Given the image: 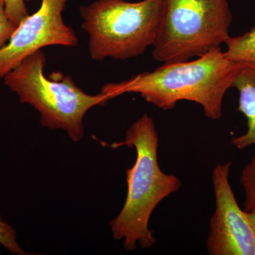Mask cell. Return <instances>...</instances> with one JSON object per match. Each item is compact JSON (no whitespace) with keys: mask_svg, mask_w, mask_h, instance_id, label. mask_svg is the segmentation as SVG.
<instances>
[{"mask_svg":"<svg viewBox=\"0 0 255 255\" xmlns=\"http://www.w3.org/2000/svg\"><path fill=\"white\" fill-rule=\"evenodd\" d=\"M239 63L228 59L218 48L194 60L163 63L153 71L107 84L101 92L110 100L126 93L139 94L164 111L173 110L181 101H189L200 105L208 118L219 120L223 99L232 87Z\"/></svg>","mask_w":255,"mask_h":255,"instance_id":"6da1fadb","label":"cell"},{"mask_svg":"<svg viewBox=\"0 0 255 255\" xmlns=\"http://www.w3.org/2000/svg\"><path fill=\"white\" fill-rule=\"evenodd\" d=\"M109 146H127L136 151L135 163L127 169V199L118 216L110 223L111 232L116 241H123L126 251L133 252L137 247L148 249L157 241L149 228L151 215L161 201L180 189L182 181L159 167L158 133L149 114H143L129 127L125 140Z\"/></svg>","mask_w":255,"mask_h":255,"instance_id":"7a4b0ae2","label":"cell"},{"mask_svg":"<svg viewBox=\"0 0 255 255\" xmlns=\"http://www.w3.org/2000/svg\"><path fill=\"white\" fill-rule=\"evenodd\" d=\"M46 55L41 50L23 59L3 78L5 85L40 114L43 127L61 129L74 142L85 136L83 119L93 107L110 101L103 92L90 95L77 86L73 78L57 72L44 74Z\"/></svg>","mask_w":255,"mask_h":255,"instance_id":"3957f363","label":"cell"},{"mask_svg":"<svg viewBox=\"0 0 255 255\" xmlns=\"http://www.w3.org/2000/svg\"><path fill=\"white\" fill-rule=\"evenodd\" d=\"M163 0H97L80 9L92 59L127 60L153 46Z\"/></svg>","mask_w":255,"mask_h":255,"instance_id":"277c9868","label":"cell"},{"mask_svg":"<svg viewBox=\"0 0 255 255\" xmlns=\"http://www.w3.org/2000/svg\"><path fill=\"white\" fill-rule=\"evenodd\" d=\"M232 22L229 0H163L152 58L173 63L207 54L226 44Z\"/></svg>","mask_w":255,"mask_h":255,"instance_id":"5b68a950","label":"cell"},{"mask_svg":"<svg viewBox=\"0 0 255 255\" xmlns=\"http://www.w3.org/2000/svg\"><path fill=\"white\" fill-rule=\"evenodd\" d=\"M69 0H42L39 9L23 20L9 41L0 49V78L23 59L44 47L76 46L78 37L63 12Z\"/></svg>","mask_w":255,"mask_h":255,"instance_id":"8992f818","label":"cell"},{"mask_svg":"<svg viewBox=\"0 0 255 255\" xmlns=\"http://www.w3.org/2000/svg\"><path fill=\"white\" fill-rule=\"evenodd\" d=\"M232 162L218 164L212 174L215 210L206 248L211 255H255V236L230 183Z\"/></svg>","mask_w":255,"mask_h":255,"instance_id":"52a82bcc","label":"cell"},{"mask_svg":"<svg viewBox=\"0 0 255 255\" xmlns=\"http://www.w3.org/2000/svg\"><path fill=\"white\" fill-rule=\"evenodd\" d=\"M232 87L239 93L238 110L246 117L247 131L233 137L231 143L239 150L255 146V63H240Z\"/></svg>","mask_w":255,"mask_h":255,"instance_id":"ba28073f","label":"cell"},{"mask_svg":"<svg viewBox=\"0 0 255 255\" xmlns=\"http://www.w3.org/2000/svg\"><path fill=\"white\" fill-rule=\"evenodd\" d=\"M226 57L238 63H255V27L241 36L231 37L226 43Z\"/></svg>","mask_w":255,"mask_h":255,"instance_id":"9c48e42d","label":"cell"},{"mask_svg":"<svg viewBox=\"0 0 255 255\" xmlns=\"http://www.w3.org/2000/svg\"><path fill=\"white\" fill-rule=\"evenodd\" d=\"M240 183L245 193L244 211H255V155L242 170Z\"/></svg>","mask_w":255,"mask_h":255,"instance_id":"30bf717a","label":"cell"},{"mask_svg":"<svg viewBox=\"0 0 255 255\" xmlns=\"http://www.w3.org/2000/svg\"><path fill=\"white\" fill-rule=\"evenodd\" d=\"M0 245L11 254L28 255L29 253L23 251L17 241L16 230L0 215Z\"/></svg>","mask_w":255,"mask_h":255,"instance_id":"8fae6325","label":"cell"},{"mask_svg":"<svg viewBox=\"0 0 255 255\" xmlns=\"http://www.w3.org/2000/svg\"><path fill=\"white\" fill-rule=\"evenodd\" d=\"M17 26L6 14L4 0H0V49L8 43Z\"/></svg>","mask_w":255,"mask_h":255,"instance_id":"7c38bea8","label":"cell"},{"mask_svg":"<svg viewBox=\"0 0 255 255\" xmlns=\"http://www.w3.org/2000/svg\"><path fill=\"white\" fill-rule=\"evenodd\" d=\"M25 0H4L5 10L11 21L18 26L28 16Z\"/></svg>","mask_w":255,"mask_h":255,"instance_id":"4fadbf2b","label":"cell"},{"mask_svg":"<svg viewBox=\"0 0 255 255\" xmlns=\"http://www.w3.org/2000/svg\"><path fill=\"white\" fill-rule=\"evenodd\" d=\"M246 214L250 226H251L255 236V211H251V212H246Z\"/></svg>","mask_w":255,"mask_h":255,"instance_id":"5bb4252c","label":"cell"},{"mask_svg":"<svg viewBox=\"0 0 255 255\" xmlns=\"http://www.w3.org/2000/svg\"><path fill=\"white\" fill-rule=\"evenodd\" d=\"M26 1H32V0H26Z\"/></svg>","mask_w":255,"mask_h":255,"instance_id":"9a60e30c","label":"cell"}]
</instances>
